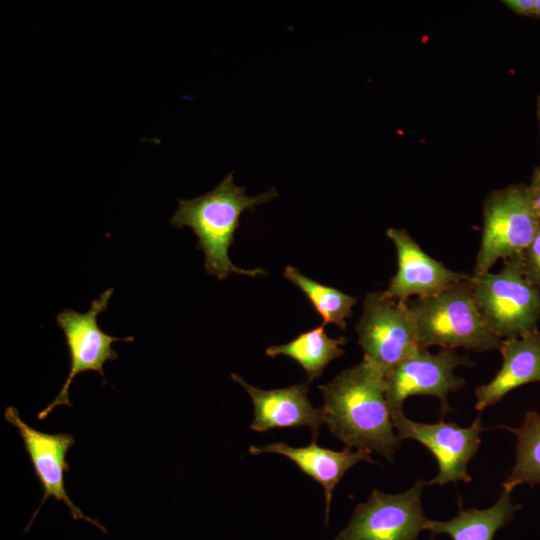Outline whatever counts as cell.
Masks as SVG:
<instances>
[{
	"instance_id": "cell-6",
	"label": "cell",
	"mask_w": 540,
	"mask_h": 540,
	"mask_svg": "<svg viewBox=\"0 0 540 540\" xmlns=\"http://www.w3.org/2000/svg\"><path fill=\"white\" fill-rule=\"evenodd\" d=\"M355 329L363 359L385 375L421 347L406 302L390 297L385 291L365 295Z\"/></svg>"
},
{
	"instance_id": "cell-9",
	"label": "cell",
	"mask_w": 540,
	"mask_h": 540,
	"mask_svg": "<svg viewBox=\"0 0 540 540\" xmlns=\"http://www.w3.org/2000/svg\"><path fill=\"white\" fill-rule=\"evenodd\" d=\"M469 364L468 358L453 349L432 354L428 348L419 347L386 374V397L391 413L403 411L404 401L413 395L435 396L442 411H449L448 394L464 385L454 370Z\"/></svg>"
},
{
	"instance_id": "cell-12",
	"label": "cell",
	"mask_w": 540,
	"mask_h": 540,
	"mask_svg": "<svg viewBox=\"0 0 540 540\" xmlns=\"http://www.w3.org/2000/svg\"><path fill=\"white\" fill-rule=\"evenodd\" d=\"M386 234L396 248L398 263L385 290L390 297L406 302L412 296L434 295L468 277L426 254L407 231L389 228Z\"/></svg>"
},
{
	"instance_id": "cell-4",
	"label": "cell",
	"mask_w": 540,
	"mask_h": 540,
	"mask_svg": "<svg viewBox=\"0 0 540 540\" xmlns=\"http://www.w3.org/2000/svg\"><path fill=\"white\" fill-rule=\"evenodd\" d=\"M478 310L487 327L501 340L537 331L540 320V289L524 274L521 256L506 259L497 272L470 277Z\"/></svg>"
},
{
	"instance_id": "cell-2",
	"label": "cell",
	"mask_w": 540,
	"mask_h": 540,
	"mask_svg": "<svg viewBox=\"0 0 540 540\" xmlns=\"http://www.w3.org/2000/svg\"><path fill=\"white\" fill-rule=\"evenodd\" d=\"M277 195L274 188L256 196L246 195L245 188L234 183L231 172L209 192L193 199H179L171 225L175 228L189 227L194 232L198 238L197 248L205 256L206 272L219 280L231 273L250 277L265 275L266 271L262 268L242 269L235 266L229 258V249L240 226L242 213L254 211L257 206Z\"/></svg>"
},
{
	"instance_id": "cell-3",
	"label": "cell",
	"mask_w": 540,
	"mask_h": 540,
	"mask_svg": "<svg viewBox=\"0 0 540 540\" xmlns=\"http://www.w3.org/2000/svg\"><path fill=\"white\" fill-rule=\"evenodd\" d=\"M421 347H463L474 351L499 350L502 344L484 322L475 302L470 277L443 291L408 299Z\"/></svg>"
},
{
	"instance_id": "cell-23",
	"label": "cell",
	"mask_w": 540,
	"mask_h": 540,
	"mask_svg": "<svg viewBox=\"0 0 540 540\" xmlns=\"http://www.w3.org/2000/svg\"><path fill=\"white\" fill-rule=\"evenodd\" d=\"M535 4H536L535 15L540 16V0H536V1H535Z\"/></svg>"
},
{
	"instance_id": "cell-20",
	"label": "cell",
	"mask_w": 540,
	"mask_h": 540,
	"mask_svg": "<svg viewBox=\"0 0 540 540\" xmlns=\"http://www.w3.org/2000/svg\"><path fill=\"white\" fill-rule=\"evenodd\" d=\"M520 256L526 279L540 289V226Z\"/></svg>"
},
{
	"instance_id": "cell-1",
	"label": "cell",
	"mask_w": 540,
	"mask_h": 540,
	"mask_svg": "<svg viewBox=\"0 0 540 540\" xmlns=\"http://www.w3.org/2000/svg\"><path fill=\"white\" fill-rule=\"evenodd\" d=\"M386 375L372 363L344 369L318 388L324 423L345 447L377 452L390 463L401 444L386 397Z\"/></svg>"
},
{
	"instance_id": "cell-10",
	"label": "cell",
	"mask_w": 540,
	"mask_h": 540,
	"mask_svg": "<svg viewBox=\"0 0 540 540\" xmlns=\"http://www.w3.org/2000/svg\"><path fill=\"white\" fill-rule=\"evenodd\" d=\"M391 419L401 440L414 439L435 456L438 473L427 482V485L471 481L467 465L477 453L481 443L480 434L484 428L480 417L465 428L454 422L439 421L427 424L412 421L403 414V411L391 413Z\"/></svg>"
},
{
	"instance_id": "cell-22",
	"label": "cell",
	"mask_w": 540,
	"mask_h": 540,
	"mask_svg": "<svg viewBox=\"0 0 540 540\" xmlns=\"http://www.w3.org/2000/svg\"><path fill=\"white\" fill-rule=\"evenodd\" d=\"M536 0H505L506 4L512 11L521 15H535Z\"/></svg>"
},
{
	"instance_id": "cell-24",
	"label": "cell",
	"mask_w": 540,
	"mask_h": 540,
	"mask_svg": "<svg viewBox=\"0 0 540 540\" xmlns=\"http://www.w3.org/2000/svg\"><path fill=\"white\" fill-rule=\"evenodd\" d=\"M539 115H540V104H539Z\"/></svg>"
},
{
	"instance_id": "cell-13",
	"label": "cell",
	"mask_w": 540,
	"mask_h": 540,
	"mask_svg": "<svg viewBox=\"0 0 540 540\" xmlns=\"http://www.w3.org/2000/svg\"><path fill=\"white\" fill-rule=\"evenodd\" d=\"M232 379L249 394L254 418L250 428L266 432L274 428L309 427L313 438H317L319 427L324 423L322 408H315L308 399V382L289 387L264 390L247 383L232 373Z\"/></svg>"
},
{
	"instance_id": "cell-19",
	"label": "cell",
	"mask_w": 540,
	"mask_h": 540,
	"mask_svg": "<svg viewBox=\"0 0 540 540\" xmlns=\"http://www.w3.org/2000/svg\"><path fill=\"white\" fill-rule=\"evenodd\" d=\"M284 276L304 292L324 324L346 328V319L352 315V308L357 303L355 297L318 283L290 265L285 267Z\"/></svg>"
},
{
	"instance_id": "cell-14",
	"label": "cell",
	"mask_w": 540,
	"mask_h": 540,
	"mask_svg": "<svg viewBox=\"0 0 540 540\" xmlns=\"http://www.w3.org/2000/svg\"><path fill=\"white\" fill-rule=\"evenodd\" d=\"M252 455L277 453L292 460L306 475L318 482L324 489L325 525L328 524L332 494L345 473L360 461L373 463L371 452L345 447L341 451L323 448L312 442L304 447H292L285 442H274L263 447L250 446Z\"/></svg>"
},
{
	"instance_id": "cell-8",
	"label": "cell",
	"mask_w": 540,
	"mask_h": 540,
	"mask_svg": "<svg viewBox=\"0 0 540 540\" xmlns=\"http://www.w3.org/2000/svg\"><path fill=\"white\" fill-rule=\"evenodd\" d=\"M426 485L419 479L399 494L373 489L369 498L355 507L348 525L334 540H417L429 520L421 505Z\"/></svg>"
},
{
	"instance_id": "cell-17",
	"label": "cell",
	"mask_w": 540,
	"mask_h": 540,
	"mask_svg": "<svg viewBox=\"0 0 540 540\" xmlns=\"http://www.w3.org/2000/svg\"><path fill=\"white\" fill-rule=\"evenodd\" d=\"M325 326L322 323L286 344L270 346L265 353L272 358L279 355L292 358L304 368L307 382L310 383L322 375L331 361L343 355L342 346L347 342L345 337H329Z\"/></svg>"
},
{
	"instance_id": "cell-11",
	"label": "cell",
	"mask_w": 540,
	"mask_h": 540,
	"mask_svg": "<svg viewBox=\"0 0 540 540\" xmlns=\"http://www.w3.org/2000/svg\"><path fill=\"white\" fill-rule=\"evenodd\" d=\"M4 418L17 429L33 465L35 475L43 488L42 500L34 512L27 529L31 526L45 501L49 497H53L55 500L66 504L73 519L86 520L106 532L103 525L86 516L73 503L66 492L64 478L69 471L66 456L74 444V437L69 433L50 434L32 428L21 419L18 410L12 406L5 409Z\"/></svg>"
},
{
	"instance_id": "cell-21",
	"label": "cell",
	"mask_w": 540,
	"mask_h": 540,
	"mask_svg": "<svg viewBox=\"0 0 540 540\" xmlns=\"http://www.w3.org/2000/svg\"><path fill=\"white\" fill-rule=\"evenodd\" d=\"M527 191L534 211L540 218V168L536 170Z\"/></svg>"
},
{
	"instance_id": "cell-18",
	"label": "cell",
	"mask_w": 540,
	"mask_h": 540,
	"mask_svg": "<svg viewBox=\"0 0 540 540\" xmlns=\"http://www.w3.org/2000/svg\"><path fill=\"white\" fill-rule=\"evenodd\" d=\"M517 438L516 461L502 484L503 490H512L521 484L540 485V414L529 411L518 428L505 427Z\"/></svg>"
},
{
	"instance_id": "cell-5",
	"label": "cell",
	"mask_w": 540,
	"mask_h": 540,
	"mask_svg": "<svg viewBox=\"0 0 540 540\" xmlns=\"http://www.w3.org/2000/svg\"><path fill=\"white\" fill-rule=\"evenodd\" d=\"M540 226L527 188L513 186L493 193L484 206V225L474 275L489 272L499 259L522 253Z\"/></svg>"
},
{
	"instance_id": "cell-7",
	"label": "cell",
	"mask_w": 540,
	"mask_h": 540,
	"mask_svg": "<svg viewBox=\"0 0 540 540\" xmlns=\"http://www.w3.org/2000/svg\"><path fill=\"white\" fill-rule=\"evenodd\" d=\"M113 291V288L103 291L91 302L89 310L84 313L64 309L57 315L56 322L63 331L69 351L70 370L59 393L38 413L39 420L46 419L57 407H72L69 400V388L73 379L87 371H96L104 379V364L117 359L118 356L112 344L117 341L134 340L132 336L126 338L111 336L99 327L98 316L106 310Z\"/></svg>"
},
{
	"instance_id": "cell-16",
	"label": "cell",
	"mask_w": 540,
	"mask_h": 540,
	"mask_svg": "<svg viewBox=\"0 0 540 540\" xmlns=\"http://www.w3.org/2000/svg\"><path fill=\"white\" fill-rule=\"evenodd\" d=\"M521 508L514 504L511 492L503 490L497 501L487 509H461L448 521L428 520L425 530L433 536L447 534L452 540H493Z\"/></svg>"
},
{
	"instance_id": "cell-15",
	"label": "cell",
	"mask_w": 540,
	"mask_h": 540,
	"mask_svg": "<svg viewBox=\"0 0 540 540\" xmlns=\"http://www.w3.org/2000/svg\"><path fill=\"white\" fill-rule=\"evenodd\" d=\"M502 365L495 377L475 390V408L482 411L522 385L540 382V332L503 340Z\"/></svg>"
}]
</instances>
